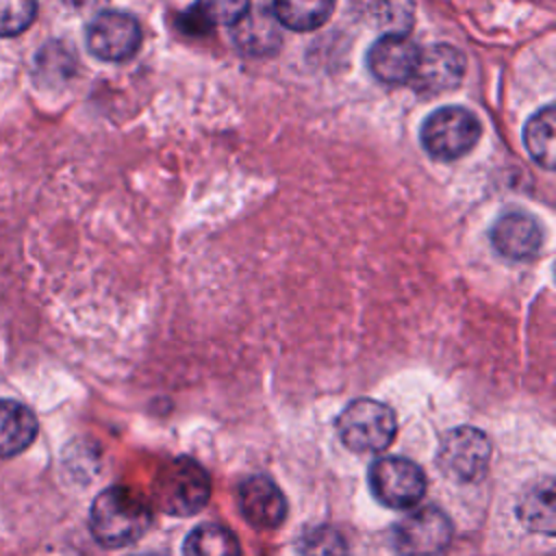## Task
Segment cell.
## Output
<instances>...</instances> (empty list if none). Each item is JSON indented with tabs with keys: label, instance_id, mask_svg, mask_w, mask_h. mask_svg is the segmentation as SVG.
I'll return each instance as SVG.
<instances>
[{
	"label": "cell",
	"instance_id": "obj_1",
	"mask_svg": "<svg viewBox=\"0 0 556 556\" xmlns=\"http://www.w3.org/2000/svg\"><path fill=\"white\" fill-rule=\"evenodd\" d=\"M152 526L150 504L128 486H111L102 491L89 513L93 539L109 549L124 547L141 539Z\"/></svg>",
	"mask_w": 556,
	"mask_h": 556
},
{
	"label": "cell",
	"instance_id": "obj_2",
	"mask_svg": "<svg viewBox=\"0 0 556 556\" xmlns=\"http://www.w3.org/2000/svg\"><path fill=\"white\" fill-rule=\"evenodd\" d=\"M152 497L163 513L189 517L200 513L208 502L211 480L193 458L178 456L156 469Z\"/></svg>",
	"mask_w": 556,
	"mask_h": 556
},
{
	"label": "cell",
	"instance_id": "obj_3",
	"mask_svg": "<svg viewBox=\"0 0 556 556\" xmlns=\"http://www.w3.org/2000/svg\"><path fill=\"white\" fill-rule=\"evenodd\" d=\"M482 137V124L465 106L447 104L432 111L419 130L424 150L441 163L456 161L473 150Z\"/></svg>",
	"mask_w": 556,
	"mask_h": 556
},
{
	"label": "cell",
	"instance_id": "obj_4",
	"mask_svg": "<svg viewBox=\"0 0 556 556\" xmlns=\"http://www.w3.org/2000/svg\"><path fill=\"white\" fill-rule=\"evenodd\" d=\"M393 410L376 400L352 402L337 419V432L352 452H382L395 439Z\"/></svg>",
	"mask_w": 556,
	"mask_h": 556
},
{
	"label": "cell",
	"instance_id": "obj_5",
	"mask_svg": "<svg viewBox=\"0 0 556 556\" xmlns=\"http://www.w3.org/2000/svg\"><path fill=\"white\" fill-rule=\"evenodd\" d=\"M369 489L389 508H410L426 493V476L408 458L382 456L369 467Z\"/></svg>",
	"mask_w": 556,
	"mask_h": 556
},
{
	"label": "cell",
	"instance_id": "obj_6",
	"mask_svg": "<svg viewBox=\"0 0 556 556\" xmlns=\"http://www.w3.org/2000/svg\"><path fill=\"white\" fill-rule=\"evenodd\" d=\"M452 541V523L441 508L424 506L406 515L391 534L400 556H437Z\"/></svg>",
	"mask_w": 556,
	"mask_h": 556
},
{
	"label": "cell",
	"instance_id": "obj_7",
	"mask_svg": "<svg viewBox=\"0 0 556 556\" xmlns=\"http://www.w3.org/2000/svg\"><path fill=\"white\" fill-rule=\"evenodd\" d=\"M491 443L486 434L478 428L460 426L450 430L439 450V467L441 471L456 482H473L478 480L489 465Z\"/></svg>",
	"mask_w": 556,
	"mask_h": 556
},
{
	"label": "cell",
	"instance_id": "obj_8",
	"mask_svg": "<svg viewBox=\"0 0 556 556\" xmlns=\"http://www.w3.org/2000/svg\"><path fill=\"white\" fill-rule=\"evenodd\" d=\"M141 46L139 22L124 11H100L87 26L89 52L109 63L128 61Z\"/></svg>",
	"mask_w": 556,
	"mask_h": 556
},
{
	"label": "cell",
	"instance_id": "obj_9",
	"mask_svg": "<svg viewBox=\"0 0 556 556\" xmlns=\"http://www.w3.org/2000/svg\"><path fill=\"white\" fill-rule=\"evenodd\" d=\"M465 54L450 43H434L419 50L408 85L421 96H439L460 85L465 76Z\"/></svg>",
	"mask_w": 556,
	"mask_h": 556
},
{
	"label": "cell",
	"instance_id": "obj_10",
	"mask_svg": "<svg viewBox=\"0 0 556 556\" xmlns=\"http://www.w3.org/2000/svg\"><path fill=\"white\" fill-rule=\"evenodd\" d=\"M419 48L404 35H382L367 50L371 76L387 85L408 83L417 65Z\"/></svg>",
	"mask_w": 556,
	"mask_h": 556
},
{
	"label": "cell",
	"instance_id": "obj_11",
	"mask_svg": "<svg viewBox=\"0 0 556 556\" xmlns=\"http://www.w3.org/2000/svg\"><path fill=\"white\" fill-rule=\"evenodd\" d=\"M239 508L248 523L261 530L278 528L287 517V500L267 476H250L241 482Z\"/></svg>",
	"mask_w": 556,
	"mask_h": 556
},
{
	"label": "cell",
	"instance_id": "obj_12",
	"mask_svg": "<svg viewBox=\"0 0 556 556\" xmlns=\"http://www.w3.org/2000/svg\"><path fill=\"white\" fill-rule=\"evenodd\" d=\"M491 243L510 261H528L541 250V226L528 213H506L493 224Z\"/></svg>",
	"mask_w": 556,
	"mask_h": 556
},
{
	"label": "cell",
	"instance_id": "obj_13",
	"mask_svg": "<svg viewBox=\"0 0 556 556\" xmlns=\"http://www.w3.org/2000/svg\"><path fill=\"white\" fill-rule=\"evenodd\" d=\"M232 28V41L239 52L248 56H269L280 43V24L271 15V11H248Z\"/></svg>",
	"mask_w": 556,
	"mask_h": 556
},
{
	"label": "cell",
	"instance_id": "obj_14",
	"mask_svg": "<svg viewBox=\"0 0 556 556\" xmlns=\"http://www.w3.org/2000/svg\"><path fill=\"white\" fill-rule=\"evenodd\" d=\"M37 430V417L26 404L0 397V458L17 456L30 447Z\"/></svg>",
	"mask_w": 556,
	"mask_h": 556
},
{
	"label": "cell",
	"instance_id": "obj_15",
	"mask_svg": "<svg viewBox=\"0 0 556 556\" xmlns=\"http://www.w3.org/2000/svg\"><path fill=\"white\" fill-rule=\"evenodd\" d=\"M334 11V0H274L271 15L276 22L295 33L321 28Z\"/></svg>",
	"mask_w": 556,
	"mask_h": 556
},
{
	"label": "cell",
	"instance_id": "obj_16",
	"mask_svg": "<svg viewBox=\"0 0 556 556\" xmlns=\"http://www.w3.org/2000/svg\"><path fill=\"white\" fill-rule=\"evenodd\" d=\"M554 132H556V113L547 104L536 111L523 126V146L534 163L543 169H554Z\"/></svg>",
	"mask_w": 556,
	"mask_h": 556
},
{
	"label": "cell",
	"instance_id": "obj_17",
	"mask_svg": "<svg viewBox=\"0 0 556 556\" xmlns=\"http://www.w3.org/2000/svg\"><path fill=\"white\" fill-rule=\"evenodd\" d=\"M185 556H241L237 536L219 523H202L193 528L182 545Z\"/></svg>",
	"mask_w": 556,
	"mask_h": 556
},
{
	"label": "cell",
	"instance_id": "obj_18",
	"mask_svg": "<svg viewBox=\"0 0 556 556\" xmlns=\"http://www.w3.org/2000/svg\"><path fill=\"white\" fill-rule=\"evenodd\" d=\"M519 519L534 532L554 534V484L549 478L526 491L517 506Z\"/></svg>",
	"mask_w": 556,
	"mask_h": 556
},
{
	"label": "cell",
	"instance_id": "obj_19",
	"mask_svg": "<svg viewBox=\"0 0 556 556\" xmlns=\"http://www.w3.org/2000/svg\"><path fill=\"white\" fill-rule=\"evenodd\" d=\"M369 17L382 35H408L415 24L413 0H371Z\"/></svg>",
	"mask_w": 556,
	"mask_h": 556
},
{
	"label": "cell",
	"instance_id": "obj_20",
	"mask_svg": "<svg viewBox=\"0 0 556 556\" xmlns=\"http://www.w3.org/2000/svg\"><path fill=\"white\" fill-rule=\"evenodd\" d=\"M300 556H348L345 539L330 526H317L308 530L298 547Z\"/></svg>",
	"mask_w": 556,
	"mask_h": 556
},
{
	"label": "cell",
	"instance_id": "obj_21",
	"mask_svg": "<svg viewBox=\"0 0 556 556\" xmlns=\"http://www.w3.org/2000/svg\"><path fill=\"white\" fill-rule=\"evenodd\" d=\"M37 17V0H0V37L24 33Z\"/></svg>",
	"mask_w": 556,
	"mask_h": 556
},
{
	"label": "cell",
	"instance_id": "obj_22",
	"mask_svg": "<svg viewBox=\"0 0 556 556\" xmlns=\"http://www.w3.org/2000/svg\"><path fill=\"white\" fill-rule=\"evenodd\" d=\"M252 0H198L195 13L208 24L235 26L248 11Z\"/></svg>",
	"mask_w": 556,
	"mask_h": 556
},
{
	"label": "cell",
	"instance_id": "obj_23",
	"mask_svg": "<svg viewBox=\"0 0 556 556\" xmlns=\"http://www.w3.org/2000/svg\"><path fill=\"white\" fill-rule=\"evenodd\" d=\"M63 2L76 11H91V9H102L109 0H63Z\"/></svg>",
	"mask_w": 556,
	"mask_h": 556
},
{
	"label": "cell",
	"instance_id": "obj_24",
	"mask_svg": "<svg viewBox=\"0 0 556 556\" xmlns=\"http://www.w3.org/2000/svg\"><path fill=\"white\" fill-rule=\"evenodd\" d=\"M139 556V554H137ZM141 556H163V554H141Z\"/></svg>",
	"mask_w": 556,
	"mask_h": 556
}]
</instances>
